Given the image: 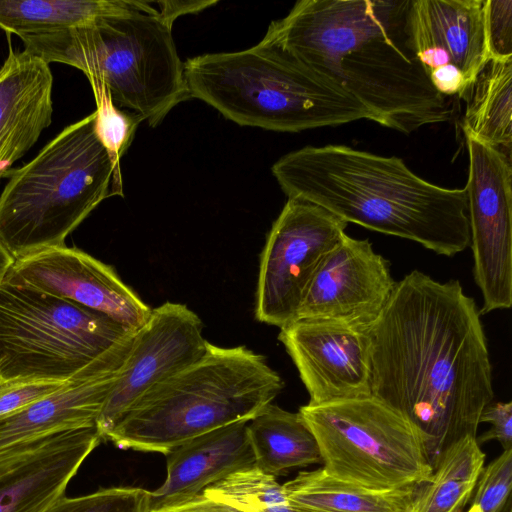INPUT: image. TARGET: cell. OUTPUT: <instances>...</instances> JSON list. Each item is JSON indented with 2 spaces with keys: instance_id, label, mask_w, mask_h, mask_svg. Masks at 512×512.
<instances>
[{
  "instance_id": "obj_3",
  "label": "cell",
  "mask_w": 512,
  "mask_h": 512,
  "mask_svg": "<svg viewBox=\"0 0 512 512\" xmlns=\"http://www.w3.org/2000/svg\"><path fill=\"white\" fill-rule=\"evenodd\" d=\"M271 170L288 198L314 203L347 223L447 257L469 247L465 189L428 182L396 156L346 145L305 146L282 156Z\"/></svg>"
},
{
  "instance_id": "obj_26",
  "label": "cell",
  "mask_w": 512,
  "mask_h": 512,
  "mask_svg": "<svg viewBox=\"0 0 512 512\" xmlns=\"http://www.w3.org/2000/svg\"><path fill=\"white\" fill-rule=\"evenodd\" d=\"M203 494L242 512H299L275 476L255 465L229 474L207 487Z\"/></svg>"
},
{
  "instance_id": "obj_27",
  "label": "cell",
  "mask_w": 512,
  "mask_h": 512,
  "mask_svg": "<svg viewBox=\"0 0 512 512\" xmlns=\"http://www.w3.org/2000/svg\"><path fill=\"white\" fill-rule=\"evenodd\" d=\"M96 101L95 131L111 157L119 162L131 144L142 118L120 110L112 101L106 87L95 79H88Z\"/></svg>"
},
{
  "instance_id": "obj_15",
  "label": "cell",
  "mask_w": 512,
  "mask_h": 512,
  "mask_svg": "<svg viewBox=\"0 0 512 512\" xmlns=\"http://www.w3.org/2000/svg\"><path fill=\"white\" fill-rule=\"evenodd\" d=\"M395 283L390 262L375 252L369 239L346 234L322 261L295 319L373 327Z\"/></svg>"
},
{
  "instance_id": "obj_16",
  "label": "cell",
  "mask_w": 512,
  "mask_h": 512,
  "mask_svg": "<svg viewBox=\"0 0 512 512\" xmlns=\"http://www.w3.org/2000/svg\"><path fill=\"white\" fill-rule=\"evenodd\" d=\"M279 329L278 339L298 370L309 404L371 396L372 327L295 319Z\"/></svg>"
},
{
  "instance_id": "obj_35",
  "label": "cell",
  "mask_w": 512,
  "mask_h": 512,
  "mask_svg": "<svg viewBox=\"0 0 512 512\" xmlns=\"http://www.w3.org/2000/svg\"><path fill=\"white\" fill-rule=\"evenodd\" d=\"M14 257L7 251V249L0 242V285L3 283L8 270L14 263Z\"/></svg>"
},
{
  "instance_id": "obj_23",
  "label": "cell",
  "mask_w": 512,
  "mask_h": 512,
  "mask_svg": "<svg viewBox=\"0 0 512 512\" xmlns=\"http://www.w3.org/2000/svg\"><path fill=\"white\" fill-rule=\"evenodd\" d=\"M465 101L464 135L511 155L512 59H489Z\"/></svg>"
},
{
  "instance_id": "obj_20",
  "label": "cell",
  "mask_w": 512,
  "mask_h": 512,
  "mask_svg": "<svg viewBox=\"0 0 512 512\" xmlns=\"http://www.w3.org/2000/svg\"><path fill=\"white\" fill-rule=\"evenodd\" d=\"M247 422L214 429L169 451L166 479L151 492V511L189 501L229 474L254 466Z\"/></svg>"
},
{
  "instance_id": "obj_11",
  "label": "cell",
  "mask_w": 512,
  "mask_h": 512,
  "mask_svg": "<svg viewBox=\"0 0 512 512\" xmlns=\"http://www.w3.org/2000/svg\"><path fill=\"white\" fill-rule=\"evenodd\" d=\"M468 151L465 186L474 280L480 314L512 306L511 155L464 135Z\"/></svg>"
},
{
  "instance_id": "obj_4",
  "label": "cell",
  "mask_w": 512,
  "mask_h": 512,
  "mask_svg": "<svg viewBox=\"0 0 512 512\" xmlns=\"http://www.w3.org/2000/svg\"><path fill=\"white\" fill-rule=\"evenodd\" d=\"M283 388L263 355L245 346L209 343L198 361L142 395L105 440L166 455L196 436L249 421Z\"/></svg>"
},
{
  "instance_id": "obj_32",
  "label": "cell",
  "mask_w": 512,
  "mask_h": 512,
  "mask_svg": "<svg viewBox=\"0 0 512 512\" xmlns=\"http://www.w3.org/2000/svg\"><path fill=\"white\" fill-rule=\"evenodd\" d=\"M479 422H488L491 428L477 440L478 443L497 440L503 450L512 449V402H490L481 412Z\"/></svg>"
},
{
  "instance_id": "obj_36",
  "label": "cell",
  "mask_w": 512,
  "mask_h": 512,
  "mask_svg": "<svg viewBox=\"0 0 512 512\" xmlns=\"http://www.w3.org/2000/svg\"><path fill=\"white\" fill-rule=\"evenodd\" d=\"M467 512H482V511L478 506L472 505Z\"/></svg>"
},
{
  "instance_id": "obj_29",
  "label": "cell",
  "mask_w": 512,
  "mask_h": 512,
  "mask_svg": "<svg viewBox=\"0 0 512 512\" xmlns=\"http://www.w3.org/2000/svg\"><path fill=\"white\" fill-rule=\"evenodd\" d=\"M512 484V449L503 452L483 467L472 505L482 512H499L509 497Z\"/></svg>"
},
{
  "instance_id": "obj_2",
  "label": "cell",
  "mask_w": 512,
  "mask_h": 512,
  "mask_svg": "<svg viewBox=\"0 0 512 512\" xmlns=\"http://www.w3.org/2000/svg\"><path fill=\"white\" fill-rule=\"evenodd\" d=\"M410 0H301L262 41L363 105L373 122L410 134L449 121L453 108L413 52Z\"/></svg>"
},
{
  "instance_id": "obj_5",
  "label": "cell",
  "mask_w": 512,
  "mask_h": 512,
  "mask_svg": "<svg viewBox=\"0 0 512 512\" xmlns=\"http://www.w3.org/2000/svg\"><path fill=\"white\" fill-rule=\"evenodd\" d=\"M95 112L64 128L0 194V242L18 259L65 245L106 198L123 196L119 162L95 131Z\"/></svg>"
},
{
  "instance_id": "obj_10",
  "label": "cell",
  "mask_w": 512,
  "mask_h": 512,
  "mask_svg": "<svg viewBox=\"0 0 512 512\" xmlns=\"http://www.w3.org/2000/svg\"><path fill=\"white\" fill-rule=\"evenodd\" d=\"M348 223L300 198H288L261 254L255 317L283 327L295 320L322 261L346 235Z\"/></svg>"
},
{
  "instance_id": "obj_28",
  "label": "cell",
  "mask_w": 512,
  "mask_h": 512,
  "mask_svg": "<svg viewBox=\"0 0 512 512\" xmlns=\"http://www.w3.org/2000/svg\"><path fill=\"white\" fill-rule=\"evenodd\" d=\"M151 492L139 487H112L78 497L62 496L45 512H151Z\"/></svg>"
},
{
  "instance_id": "obj_22",
  "label": "cell",
  "mask_w": 512,
  "mask_h": 512,
  "mask_svg": "<svg viewBox=\"0 0 512 512\" xmlns=\"http://www.w3.org/2000/svg\"><path fill=\"white\" fill-rule=\"evenodd\" d=\"M255 466L273 476L293 467L320 463L316 439L299 412L268 404L247 422Z\"/></svg>"
},
{
  "instance_id": "obj_1",
  "label": "cell",
  "mask_w": 512,
  "mask_h": 512,
  "mask_svg": "<svg viewBox=\"0 0 512 512\" xmlns=\"http://www.w3.org/2000/svg\"><path fill=\"white\" fill-rule=\"evenodd\" d=\"M481 316L459 280L413 270L371 329V396L419 431L432 470L448 446L476 437L494 397Z\"/></svg>"
},
{
  "instance_id": "obj_31",
  "label": "cell",
  "mask_w": 512,
  "mask_h": 512,
  "mask_svg": "<svg viewBox=\"0 0 512 512\" xmlns=\"http://www.w3.org/2000/svg\"><path fill=\"white\" fill-rule=\"evenodd\" d=\"M484 21L489 59H512V0H485Z\"/></svg>"
},
{
  "instance_id": "obj_24",
  "label": "cell",
  "mask_w": 512,
  "mask_h": 512,
  "mask_svg": "<svg viewBox=\"0 0 512 512\" xmlns=\"http://www.w3.org/2000/svg\"><path fill=\"white\" fill-rule=\"evenodd\" d=\"M148 7V1L129 0H0V28L21 38L83 26L104 16Z\"/></svg>"
},
{
  "instance_id": "obj_25",
  "label": "cell",
  "mask_w": 512,
  "mask_h": 512,
  "mask_svg": "<svg viewBox=\"0 0 512 512\" xmlns=\"http://www.w3.org/2000/svg\"><path fill=\"white\" fill-rule=\"evenodd\" d=\"M484 460L476 437L465 436L448 446L430 476L415 486L410 512H462Z\"/></svg>"
},
{
  "instance_id": "obj_9",
  "label": "cell",
  "mask_w": 512,
  "mask_h": 512,
  "mask_svg": "<svg viewBox=\"0 0 512 512\" xmlns=\"http://www.w3.org/2000/svg\"><path fill=\"white\" fill-rule=\"evenodd\" d=\"M298 412L333 478L388 491L415 487L432 473L419 431L372 396L308 403Z\"/></svg>"
},
{
  "instance_id": "obj_8",
  "label": "cell",
  "mask_w": 512,
  "mask_h": 512,
  "mask_svg": "<svg viewBox=\"0 0 512 512\" xmlns=\"http://www.w3.org/2000/svg\"><path fill=\"white\" fill-rule=\"evenodd\" d=\"M134 333L72 301L0 285V379L72 381L116 357Z\"/></svg>"
},
{
  "instance_id": "obj_13",
  "label": "cell",
  "mask_w": 512,
  "mask_h": 512,
  "mask_svg": "<svg viewBox=\"0 0 512 512\" xmlns=\"http://www.w3.org/2000/svg\"><path fill=\"white\" fill-rule=\"evenodd\" d=\"M199 316L181 303L165 302L151 310L135 332L121 372L96 421L105 440L131 406L148 390L189 367L207 352Z\"/></svg>"
},
{
  "instance_id": "obj_12",
  "label": "cell",
  "mask_w": 512,
  "mask_h": 512,
  "mask_svg": "<svg viewBox=\"0 0 512 512\" xmlns=\"http://www.w3.org/2000/svg\"><path fill=\"white\" fill-rule=\"evenodd\" d=\"M485 0H410L407 29L419 63L442 96L466 99L489 61Z\"/></svg>"
},
{
  "instance_id": "obj_19",
  "label": "cell",
  "mask_w": 512,
  "mask_h": 512,
  "mask_svg": "<svg viewBox=\"0 0 512 512\" xmlns=\"http://www.w3.org/2000/svg\"><path fill=\"white\" fill-rule=\"evenodd\" d=\"M52 87L48 63L10 50L0 67V181L51 124Z\"/></svg>"
},
{
  "instance_id": "obj_17",
  "label": "cell",
  "mask_w": 512,
  "mask_h": 512,
  "mask_svg": "<svg viewBox=\"0 0 512 512\" xmlns=\"http://www.w3.org/2000/svg\"><path fill=\"white\" fill-rule=\"evenodd\" d=\"M132 342L108 363L28 407L0 418V466L57 434L96 426Z\"/></svg>"
},
{
  "instance_id": "obj_18",
  "label": "cell",
  "mask_w": 512,
  "mask_h": 512,
  "mask_svg": "<svg viewBox=\"0 0 512 512\" xmlns=\"http://www.w3.org/2000/svg\"><path fill=\"white\" fill-rule=\"evenodd\" d=\"M102 438L89 427L57 434L0 466V512H45Z\"/></svg>"
},
{
  "instance_id": "obj_6",
  "label": "cell",
  "mask_w": 512,
  "mask_h": 512,
  "mask_svg": "<svg viewBox=\"0 0 512 512\" xmlns=\"http://www.w3.org/2000/svg\"><path fill=\"white\" fill-rule=\"evenodd\" d=\"M184 75L190 97L241 126L300 132L373 121L343 90L262 40L238 52L189 58Z\"/></svg>"
},
{
  "instance_id": "obj_33",
  "label": "cell",
  "mask_w": 512,
  "mask_h": 512,
  "mask_svg": "<svg viewBox=\"0 0 512 512\" xmlns=\"http://www.w3.org/2000/svg\"><path fill=\"white\" fill-rule=\"evenodd\" d=\"M217 3V0H163L154 2L157 17L172 29L174 21L182 15L198 13Z\"/></svg>"
},
{
  "instance_id": "obj_37",
  "label": "cell",
  "mask_w": 512,
  "mask_h": 512,
  "mask_svg": "<svg viewBox=\"0 0 512 512\" xmlns=\"http://www.w3.org/2000/svg\"><path fill=\"white\" fill-rule=\"evenodd\" d=\"M300 512V511H299Z\"/></svg>"
},
{
  "instance_id": "obj_14",
  "label": "cell",
  "mask_w": 512,
  "mask_h": 512,
  "mask_svg": "<svg viewBox=\"0 0 512 512\" xmlns=\"http://www.w3.org/2000/svg\"><path fill=\"white\" fill-rule=\"evenodd\" d=\"M4 281L72 301L134 331L152 310L110 265L66 245L15 259Z\"/></svg>"
},
{
  "instance_id": "obj_21",
  "label": "cell",
  "mask_w": 512,
  "mask_h": 512,
  "mask_svg": "<svg viewBox=\"0 0 512 512\" xmlns=\"http://www.w3.org/2000/svg\"><path fill=\"white\" fill-rule=\"evenodd\" d=\"M283 488L300 512H410L415 487L371 490L333 478L319 468L300 472Z\"/></svg>"
},
{
  "instance_id": "obj_7",
  "label": "cell",
  "mask_w": 512,
  "mask_h": 512,
  "mask_svg": "<svg viewBox=\"0 0 512 512\" xmlns=\"http://www.w3.org/2000/svg\"><path fill=\"white\" fill-rule=\"evenodd\" d=\"M149 4L83 26L23 36V51L81 70L106 87L117 107L155 127L190 95L172 29Z\"/></svg>"
},
{
  "instance_id": "obj_30",
  "label": "cell",
  "mask_w": 512,
  "mask_h": 512,
  "mask_svg": "<svg viewBox=\"0 0 512 512\" xmlns=\"http://www.w3.org/2000/svg\"><path fill=\"white\" fill-rule=\"evenodd\" d=\"M69 382L40 378L0 379V418L28 407Z\"/></svg>"
},
{
  "instance_id": "obj_34",
  "label": "cell",
  "mask_w": 512,
  "mask_h": 512,
  "mask_svg": "<svg viewBox=\"0 0 512 512\" xmlns=\"http://www.w3.org/2000/svg\"><path fill=\"white\" fill-rule=\"evenodd\" d=\"M151 512H242L226 503L211 499L203 493L195 498Z\"/></svg>"
}]
</instances>
